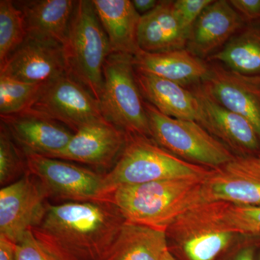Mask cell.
<instances>
[{"label": "cell", "instance_id": "6da1fadb", "mask_svg": "<svg viewBox=\"0 0 260 260\" xmlns=\"http://www.w3.org/2000/svg\"><path fill=\"white\" fill-rule=\"evenodd\" d=\"M126 220L107 200L48 205L31 232L57 260H102Z\"/></svg>", "mask_w": 260, "mask_h": 260}, {"label": "cell", "instance_id": "7a4b0ae2", "mask_svg": "<svg viewBox=\"0 0 260 260\" xmlns=\"http://www.w3.org/2000/svg\"><path fill=\"white\" fill-rule=\"evenodd\" d=\"M210 169L186 161L161 148L150 137L127 134L125 146L114 167L104 174V193L119 186L169 179L204 178Z\"/></svg>", "mask_w": 260, "mask_h": 260}, {"label": "cell", "instance_id": "3957f363", "mask_svg": "<svg viewBox=\"0 0 260 260\" xmlns=\"http://www.w3.org/2000/svg\"><path fill=\"white\" fill-rule=\"evenodd\" d=\"M64 47L70 74L99 102L103 68L112 51L93 2H76Z\"/></svg>", "mask_w": 260, "mask_h": 260}, {"label": "cell", "instance_id": "277c9868", "mask_svg": "<svg viewBox=\"0 0 260 260\" xmlns=\"http://www.w3.org/2000/svg\"><path fill=\"white\" fill-rule=\"evenodd\" d=\"M215 203L259 206V155H237L225 165L210 169L176 205L172 222L189 210Z\"/></svg>", "mask_w": 260, "mask_h": 260}, {"label": "cell", "instance_id": "5b68a950", "mask_svg": "<svg viewBox=\"0 0 260 260\" xmlns=\"http://www.w3.org/2000/svg\"><path fill=\"white\" fill-rule=\"evenodd\" d=\"M133 56L112 52L103 68L99 104L103 116L127 134L150 137L144 99L137 83Z\"/></svg>", "mask_w": 260, "mask_h": 260}, {"label": "cell", "instance_id": "8992f818", "mask_svg": "<svg viewBox=\"0 0 260 260\" xmlns=\"http://www.w3.org/2000/svg\"><path fill=\"white\" fill-rule=\"evenodd\" d=\"M144 107L152 139L176 156L211 169L222 167L237 156L196 121L165 115L145 101Z\"/></svg>", "mask_w": 260, "mask_h": 260}, {"label": "cell", "instance_id": "52a82bcc", "mask_svg": "<svg viewBox=\"0 0 260 260\" xmlns=\"http://www.w3.org/2000/svg\"><path fill=\"white\" fill-rule=\"evenodd\" d=\"M204 178L119 186L108 194L107 200L116 205L126 221L167 229L176 205Z\"/></svg>", "mask_w": 260, "mask_h": 260}, {"label": "cell", "instance_id": "ba28073f", "mask_svg": "<svg viewBox=\"0 0 260 260\" xmlns=\"http://www.w3.org/2000/svg\"><path fill=\"white\" fill-rule=\"evenodd\" d=\"M30 108L74 133L83 126L106 120L99 101L69 73L44 84Z\"/></svg>", "mask_w": 260, "mask_h": 260}, {"label": "cell", "instance_id": "9c48e42d", "mask_svg": "<svg viewBox=\"0 0 260 260\" xmlns=\"http://www.w3.org/2000/svg\"><path fill=\"white\" fill-rule=\"evenodd\" d=\"M28 172L47 189L49 198L67 202L106 200L104 174L61 159L25 153Z\"/></svg>", "mask_w": 260, "mask_h": 260}, {"label": "cell", "instance_id": "30bf717a", "mask_svg": "<svg viewBox=\"0 0 260 260\" xmlns=\"http://www.w3.org/2000/svg\"><path fill=\"white\" fill-rule=\"evenodd\" d=\"M49 193L30 172L0 190V235L16 244L42 220Z\"/></svg>", "mask_w": 260, "mask_h": 260}, {"label": "cell", "instance_id": "8fae6325", "mask_svg": "<svg viewBox=\"0 0 260 260\" xmlns=\"http://www.w3.org/2000/svg\"><path fill=\"white\" fill-rule=\"evenodd\" d=\"M208 64L209 73L201 83L205 91L249 121L260 140V75L241 74L215 61Z\"/></svg>", "mask_w": 260, "mask_h": 260}, {"label": "cell", "instance_id": "7c38bea8", "mask_svg": "<svg viewBox=\"0 0 260 260\" xmlns=\"http://www.w3.org/2000/svg\"><path fill=\"white\" fill-rule=\"evenodd\" d=\"M69 73L64 47L54 41L27 37L0 68V75L26 83L46 84Z\"/></svg>", "mask_w": 260, "mask_h": 260}, {"label": "cell", "instance_id": "4fadbf2b", "mask_svg": "<svg viewBox=\"0 0 260 260\" xmlns=\"http://www.w3.org/2000/svg\"><path fill=\"white\" fill-rule=\"evenodd\" d=\"M189 89L198 99V124L235 150L237 155H260L259 136L249 121L215 102L201 84Z\"/></svg>", "mask_w": 260, "mask_h": 260}, {"label": "cell", "instance_id": "5bb4252c", "mask_svg": "<svg viewBox=\"0 0 260 260\" xmlns=\"http://www.w3.org/2000/svg\"><path fill=\"white\" fill-rule=\"evenodd\" d=\"M126 142V133L107 120H103L83 126L75 133L68 145L51 158L110 171L120 156Z\"/></svg>", "mask_w": 260, "mask_h": 260}, {"label": "cell", "instance_id": "9a60e30c", "mask_svg": "<svg viewBox=\"0 0 260 260\" xmlns=\"http://www.w3.org/2000/svg\"><path fill=\"white\" fill-rule=\"evenodd\" d=\"M0 116L1 122L25 153L51 158L68 145L75 133L59 121L30 108Z\"/></svg>", "mask_w": 260, "mask_h": 260}, {"label": "cell", "instance_id": "2e32d148", "mask_svg": "<svg viewBox=\"0 0 260 260\" xmlns=\"http://www.w3.org/2000/svg\"><path fill=\"white\" fill-rule=\"evenodd\" d=\"M175 228L185 237L204 231L260 234V205L227 203L203 205L180 215L176 220Z\"/></svg>", "mask_w": 260, "mask_h": 260}, {"label": "cell", "instance_id": "e0dca14e", "mask_svg": "<svg viewBox=\"0 0 260 260\" xmlns=\"http://www.w3.org/2000/svg\"><path fill=\"white\" fill-rule=\"evenodd\" d=\"M246 24L229 1L208 5L189 32L186 49L203 61L220 51Z\"/></svg>", "mask_w": 260, "mask_h": 260}, {"label": "cell", "instance_id": "ac0fdd59", "mask_svg": "<svg viewBox=\"0 0 260 260\" xmlns=\"http://www.w3.org/2000/svg\"><path fill=\"white\" fill-rule=\"evenodd\" d=\"M174 3L162 0L153 10L141 15L138 28L140 50L162 53L186 49L189 34L181 25Z\"/></svg>", "mask_w": 260, "mask_h": 260}, {"label": "cell", "instance_id": "d6986e66", "mask_svg": "<svg viewBox=\"0 0 260 260\" xmlns=\"http://www.w3.org/2000/svg\"><path fill=\"white\" fill-rule=\"evenodd\" d=\"M135 71L149 73L186 88L200 85L209 73V64L186 49L162 53L140 50L133 56Z\"/></svg>", "mask_w": 260, "mask_h": 260}, {"label": "cell", "instance_id": "ffe728a7", "mask_svg": "<svg viewBox=\"0 0 260 260\" xmlns=\"http://www.w3.org/2000/svg\"><path fill=\"white\" fill-rule=\"evenodd\" d=\"M77 1H15L23 13L27 37L54 41L64 45Z\"/></svg>", "mask_w": 260, "mask_h": 260}, {"label": "cell", "instance_id": "44dd1931", "mask_svg": "<svg viewBox=\"0 0 260 260\" xmlns=\"http://www.w3.org/2000/svg\"><path fill=\"white\" fill-rule=\"evenodd\" d=\"M137 83L145 102L170 117L198 121V102L189 88L149 73L135 71Z\"/></svg>", "mask_w": 260, "mask_h": 260}, {"label": "cell", "instance_id": "7402d4cb", "mask_svg": "<svg viewBox=\"0 0 260 260\" xmlns=\"http://www.w3.org/2000/svg\"><path fill=\"white\" fill-rule=\"evenodd\" d=\"M112 52L134 56L140 50L138 28L141 15L129 0H93Z\"/></svg>", "mask_w": 260, "mask_h": 260}, {"label": "cell", "instance_id": "603a6c76", "mask_svg": "<svg viewBox=\"0 0 260 260\" xmlns=\"http://www.w3.org/2000/svg\"><path fill=\"white\" fill-rule=\"evenodd\" d=\"M167 229L126 221L102 260H162Z\"/></svg>", "mask_w": 260, "mask_h": 260}, {"label": "cell", "instance_id": "cb8c5ba5", "mask_svg": "<svg viewBox=\"0 0 260 260\" xmlns=\"http://www.w3.org/2000/svg\"><path fill=\"white\" fill-rule=\"evenodd\" d=\"M207 62L220 63L246 75H260V24L246 25Z\"/></svg>", "mask_w": 260, "mask_h": 260}, {"label": "cell", "instance_id": "d4e9b609", "mask_svg": "<svg viewBox=\"0 0 260 260\" xmlns=\"http://www.w3.org/2000/svg\"><path fill=\"white\" fill-rule=\"evenodd\" d=\"M27 38L23 12L15 2L0 1V68Z\"/></svg>", "mask_w": 260, "mask_h": 260}, {"label": "cell", "instance_id": "484cf974", "mask_svg": "<svg viewBox=\"0 0 260 260\" xmlns=\"http://www.w3.org/2000/svg\"><path fill=\"white\" fill-rule=\"evenodd\" d=\"M44 85L0 75V115L16 114L30 108Z\"/></svg>", "mask_w": 260, "mask_h": 260}, {"label": "cell", "instance_id": "4316f807", "mask_svg": "<svg viewBox=\"0 0 260 260\" xmlns=\"http://www.w3.org/2000/svg\"><path fill=\"white\" fill-rule=\"evenodd\" d=\"M28 172L26 155L10 135L8 128L0 125V184H13Z\"/></svg>", "mask_w": 260, "mask_h": 260}, {"label": "cell", "instance_id": "83f0119b", "mask_svg": "<svg viewBox=\"0 0 260 260\" xmlns=\"http://www.w3.org/2000/svg\"><path fill=\"white\" fill-rule=\"evenodd\" d=\"M234 234L204 231L186 237L184 251L189 260H213L232 242Z\"/></svg>", "mask_w": 260, "mask_h": 260}, {"label": "cell", "instance_id": "f1b7e54d", "mask_svg": "<svg viewBox=\"0 0 260 260\" xmlns=\"http://www.w3.org/2000/svg\"><path fill=\"white\" fill-rule=\"evenodd\" d=\"M16 260H57L38 241L31 231L15 244Z\"/></svg>", "mask_w": 260, "mask_h": 260}, {"label": "cell", "instance_id": "f546056e", "mask_svg": "<svg viewBox=\"0 0 260 260\" xmlns=\"http://www.w3.org/2000/svg\"><path fill=\"white\" fill-rule=\"evenodd\" d=\"M213 0H177L174 5L183 28L189 34L196 20Z\"/></svg>", "mask_w": 260, "mask_h": 260}, {"label": "cell", "instance_id": "4dcf8cb0", "mask_svg": "<svg viewBox=\"0 0 260 260\" xmlns=\"http://www.w3.org/2000/svg\"><path fill=\"white\" fill-rule=\"evenodd\" d=\"M246 25L260 24V0H230Z\"/></svg>", "mask_w": 260, "mask_h": 260}, {"label": "cell", "instance_id": "1f68e13d", "mask_svg": "<svg viewBox=\"0 0 260 260\" xmlns=\"http://www.w3.org/2000/svg\"><path fill=\"white\" fill-rule=\"evenodd\" d=\"M0 260H16L14 243L2 235H0Z\"/></svg>", "mask_w": 260, "mask_h": 260}, {"label": "cell", "instance_id": "d6a6232c", "mask_svg": "<svg viewBox=\"0 0 260 260\" xmlns=\"http://www.w3.org/2000/svg\"><path fill=\"white\" fill-rule=\"evenodd\" d=\"M133 4L134 5L135 10L139 14H146L149 12L156 8L159 4V2L156 0H134Z\"/></svg>", "mask_w": 260, "mask_h": 260}, {"label": "cell", "instance_id": "836d02e7", "mask_svg": "<svg viewBox=\"0 0 260 260\" xmlns=\"http://www.w3.org/2000/svg\"><path fill=\"white\" fill-rule=\"evenodd\" d=\"M236 260H254V252L252 249L247 248L239 253Z\"/></svg>", "mask_w": 260, "mask_h": 260}, {"label": "cell", "instance_id": "e575fe53", "mask_svg": "<svg viewBox=\"0 0 260 260\" xmlns=\"http://www.w3.org/2000/svg\"><path fill=\"white\" fill-rule=\"evenodd\" d=\"M162 260H176L175 258L174 257V256L172 255V253L170 252V251L168 249L167 251H166L165 254H164V256H162Z\"/></svg>", "mask_w": 260, "mask_h": 260}, {"label": "cell", "instance_id": "d590c367", "mask_svg": "<svg viewBox=\"0 0 260 260\" xmlns=\"http://www.w3.org/2000/svg\"><path fill=\"white\" fill-rule=\"evenodd\" d=\"M259 156H260V155H259Z\"/></svg>", "mask_w": 260, "mask_h": 260}, {"label": "cell", "instance_id": "8d00e7d4", "mask_svg": "<svg viewBox=\"0 0 260 260\" xmlns=\"http://www.w3.org/2000/svg\"><path fill=\"white\" fill-rule=\"evenodd\" d=\"M260 260V259H259Z\"/></svg>", "mask_w": 260, "mask_h": 260}]
</instances>
